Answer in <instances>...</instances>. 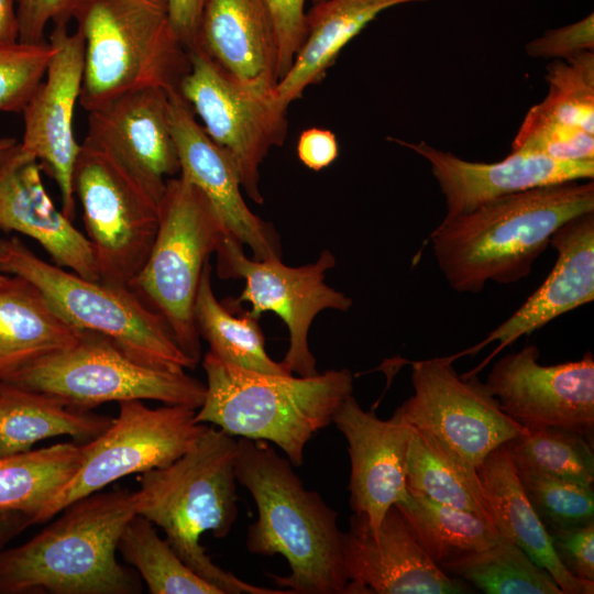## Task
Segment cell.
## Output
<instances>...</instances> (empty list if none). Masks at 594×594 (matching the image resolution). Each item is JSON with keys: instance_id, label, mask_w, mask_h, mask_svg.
Here are the masks:
<instances>
[{"instance_id": "cell-19", "label": "cell", "mask_w": 594, "mask_h": 594, "mask_svg": "<svg viewBox=\"0 0 594 594\" xmlns=\"http://www.w3.org/2000/svg\"><path fill=\"white\" fill-rule=\"evenodd\" d=\"M169 106L179 160L178 176L204 193L227 232L248 245L253 258H280L279 237L273 226L253 213L244 201L232 157L207 134L178 90L169 94Z\"/></svg>"}, {"instance_id": "cell-32", "label": "cell", "mask_w": 594, "mask_h": 594, "mask_svg": "<svg viewBox=\"0 0 594 594\" xmlns=\"http://www.w3.org/2000/svg\"><path fill=\"white\" fill-rule=\"evenodd\" d=\"M395 505L406 516L424 550L440 568L453 558L487 549L501 538L493 524L421 494L409 492L405 502Z\"/></svg>"}, {"instance_id": "cell-1", "label": "cell", "mask_w": 594, "mask_h": 594, "mask_svg": "<svg viewBox=\"0 0 594 594\" xmlns=\"http://www.w3.org/2000/svg\"><path fill=\"white\" fill-rule=\"evenodd\" d=\"M594 212V182L532 188L442 220L430 234L437 263L459 293H479L487 282L527 277L551 237L566 221Z\"/></svg>"}, {"instance_id": "cell-30", "label": "cell", "mask_w": 594, "mask_h": 594, "mask_svg": "<svg viewBox=\"0 0 594 594\" xmlns=\"http://www.w3.org/2000/svg\"><path fill=\"white\" fill-rule=\"evenodd\" d=\"M82 444L57 443L0 458V510L37 518L77 471Z\"/></svg>"}, {"instance_id": "cell-16", "label": "cell", "mask_w": 594, "mask_h": 594, "mask_svg": "<svg viewBox=\"0 0 594 594\" xmlns=\"http://www.w3.org/2000/svg\"><path fill=\"white\" fill-rule=\"evenodd\" d=\"M345 594H462L472 586L437 565L403 512L393 505L374 531L353 514L342 536Z\"/></svg>"}, {"instance_id": "cell-35", "label": "cell", "mask_w": 594, "mask_h": 594, "mask_svg": "<svg viewBox=\"0 0 594 594\" xmlns=\"http://www.w3.org/2000/svg\"><path fill=\"white\" fill-rule=\"evenodd\" d=\"M503 447L516 469L594 483L593 438L579 431L559 427L529 430Z\"/></svg>"}, {"instance_id": "cell-5", "label": "cell", "mask_w": 594, "mask_h": 594, "mask_svg": "<svg viewBox=\"0 0 594 594\" xmlns=\"http://www.w3.org/2000/svg\"><path fill=\"white\" fill-rule=\"evenodd\" d=\"M206 396L195 420L226 433L273 442L299 466L308 441L330 425L353 393L350 370L312 376L267 374L226 363L208 352L202 361Z\"/></svg>"}, {"instance_id": "cell-10", "label": "cell", "mask_w": 594, "mask_h": 594, "mask_svg": "<svg viewBox=\"0 0 594 594\" xmlns=\"http://www.w3.org/2000/svg\"><path fill=\"white\" fill-rule=\"evenodd\" d=\"M99 279L128 286L154 242L160 201L109 152L84 140L73 172Z\"/></svg>"}, {"instance_id": "cell-40", "label": "cell", "mask_w": 594, "mask_h": 594, "mask_svg": "<svg viewBox=\"0 0 594 594\" xmlns=\"http://www.w3.org/2000/svg\"><path fill=\"white\" fill-rule=\"evenodd\" d=\"M88 0H16L19 42L42 44L50 24L59 25L75 19Z\"/></svg>"}, {"instance_id": "cell-11", "label": "cell", "mask_w": 594, "mask_h": 594, "mask_svg": "<svg viewBox=\"0 0 594 594\" xmlns=\"http://www.w3.org/2000/svg\"><path fill=\"white\" fill-rule=\"evenodd\" d=\"M119 404V415L110 426L94 440L82 443L80 465L36 524L117 480L169 465L188 451L208 427L195 420L196 409L186 406L150 408L142 400Z\"/></svg>"}, {"instance_id": "cell-42", "label": "cell", "mask_w": 594, "mask_h": 594, "mask_svg": "<svg viewBox=\"0 0 594 594\" xmlns=\"http://www.w3.org/2000/svg\"><path fill=\"white\" fill-rule=\"evenodd\" d=\"M585 51H594V15L546 31L526 45L529 56L562 59Z\"/></svg>"}, {"instance_id": "cell-21", "label": "cell", "mask_w": 594, "mask_h": 594, "mask_svg": "<svg viewBox=\"0 0 594 594\" xmlns=\"http://www.w3.org/2000/svg\"><path fill=\"white\" fill-rule=\"evenodd\" d=\"M332 422L348 442L353 514L376 531L388 508L409 496L406 462L411 427L394 415L383 420L365 411L353 395L344 399Z\"/></svg>"}, {"instance_id": "cell-34", "label": "cell", "mask_w": 594, "mask_h": 594, "mask_svg": "<svg viewBox=\"0 0 594 594\" xmlns=\"http://www.w3.org/2000/svg\"><path fill=\"white\" fill-rule=\"evenodd\" d=\"M118 551L140 573L152 594H222L196 574L157 535L154 524L139 514L123 528Z\"/></svg>"}, {"instance_id": "cell-22", "label": "cell", "mask_w": 594, "mask_h": 594, "mask_svg": "<svg viewBox=\"0 0 594 594\" xmlns=\"http://www.w3.org/2000/svg\"><path fill=\"white\" fill-rule=\"evenodd\" d=\"M41 170L40 162L18 142L0 152V230L32 238L56 265L99 279L87 237L55 207Z\"/></svg>"}, {"instance_id": "cell-28", "label": "cell", "mask_w": 594, "mask_h": 594, "mask_svg": "<svg viewBox=\"0 0 594 594\" xmlns=\"http://www.w3.org/2000/svg\"><path fill=\"white\" fill-rule=\"evenodd\" d=\"M112 420L0 381V458L30 451L36 442L56 436H69L87 443L102 433Z\"/></svg>"}, {"instance_id": "cell-2", "label": "cell", "mask_w": 594, "mask_h": 594, "mask_svg": "<svg viewBox=\"0 0 594 594\" xmlns=\"http://www.w3.org/2000/svg\"><path fill=\"white\" fill-rule=\"evenodd\" d=\"M234 473L257 507V520L248 531V550L280 554L290 569L287 576H268L290 594H345L338 514L317 492L305 488L290 461L267 441L241 438Z\"/></svg>"}, {"instance_id": "cell-7", "label": "cell", "mask_w": 594, "mask_h": 594, "mask_svg": "<svg viewBox=\"0 0 594 594\" xmlns=\"http://www.w3.org/2000/svg\"><path fill=\"white\" fill-rule=\"evenodd\" d=\"M0 272L28 280L69 326L107 337L142 364L170 371L196 366L165 320L128 286L48 263L16 237L0 239Z\"/></svg>"}, {"instance_id": "cell-44", "label": "cell", "mask_w": 594, "mask_h": 594, "mask_svg": "<svg viewBox=\"0 0 594 594\" xmlns=\"http://www.w3.org/2000/svg\"><path fill=\"white\" fill-rule=\"evenodd\" d=\"M296 151L299 161L315 172L331 165L339 155L334 133L321 128L304 130L298 138Z\"/></svg>"}, {"instance_id": "cell-25", "label": "cell", "mask_w": 594, "mask_h": 594, "mask_svg": "<svg viewBox=\"0 0 594 594\" xmlns=\"http://www.w3.org/2000/svg\"><path fill=\"white\" fill-rule=\"evenodd\" d=\"M476 471L498 532L544 568L563 594H593L594 582L578 580L559 561L550 535L526 497L504 447L492 451Z\"/></svg>"}, {"instance_id": "cell-45", "label": "cell", "mask_w": 594, "mask_h": 594, "mask_svg": "<svg viewBox=\"0 0 594 594\" xmlns=\"http://www.w3.org/2000/svg\"><path fill=\"white\" fill-rule=\"evenodd\" d=\"M166 2L172 25L189 52L197 45L206 0H166Z\"/></svg>"}, {"instance_id": "cell-29", "label": "cell", "mask_w": 594, "mask_h": 594, "mask_svg": "<svg viewBox=\"0 0 594 594\" xmlns=\"http://www.w3.org/2000/svg\"><path fill=\"white\" fill-rule=\"evenodd\" d=\"M406 482L411 493L472 513L494 525L476 469L448 444L414 427Z\"/></svg>"}, {"instance_id": "cell-43", "label": "cell", "mask_w": 594, "mask_h": 594, "mask_svg": "<svg viewBox=\"0 0 594 594\" xmlns=\"http://www.w3.org/2000/svg\"><path fill=\"white\" fill-rule=\"evenodd\" d=\"M305 1L267 0L273 12L277 33L279 80L288 72L305 38Z\"/></svg>"}, {"instance_id": "cell-18", "label": "cell", "mask_w": 594, "mask_h": 594, "mask_svg": "<svg viewBox=\"0 0 594 594\" xmlns=\"http://www.w3.org/2000/svg\"><path fill=\"white\" fill-rule=\"evenodd\" d=\"M86 140L117 158L158 201L179 174L170 124L169 94L145 88L88 112Z\"/></svg>"}, {"instance_id": "cell-9", "label": "cell", "mask_w": 594, "mask_h": 594, "mask_svg": "<svg viewBox=\"0 0 594 594\" xmlns=\"http://www.w3.org/2000/svg\"><path fill=\"white\" fill-rule=\"evenodd\" d=\"M0 381L78 410L145 399L197 410L206 396V384L185 371L142 364L107 337L89 331H80L69 346L29 362Z\"/></svg>"}, {"instance_id": "cell-38", "label": "cell", "mask_w": 594, "mask_h": 594, "mask_svg": "<svg viewBox=\"0 0 594 594\" xmlns=\"http://www.w3.org/2000/svg\"><path fill=\"white\" fill-rule=\"evenodd\" d=\"M510 151L557 161L594 160V133L547 117L532 106L512 142Z\"/></svg>"}, {"instance_id": "cell-27", "label": "cell", "mask_w": 594, "mask_h": 594, "mask_svg": "<svg viewBox=\"0 0 594 594\" xmlns=\"http://www.w3.org/2000/svg\"><path fill=\"white\" fill-rule=\"evenodd\" d=\"M79 334L28 280L9 275L0 285V380L29 362L69 346Z\"/></svg>"}, {"instance_id": "cell-48", "label": "cell", "mask_w": 594, "mask_h": 594, "mask_svg": "<svg viewBox=\"0 0 594 594\" xmlns=\"http://www.w3.org/2000/svg\"><path fill=\"white\" fill-rule=\"evenodd\" d=\"M16 140L12 138H0V152L14 144Z\"/></svg>"}, {"instance_id": "cell-13", "label": "cell", "mask_w": 594, "mask_h": 594, "mask_svg": "<svg viewBox=\"0 0 594 594\" xmlns=\"http://www.w3.org/2000/svg\"><path fill=\"white\" fill-rule=\"evenodd\" d=\"M190 67L178 91L201 119L207 134L232 157L244 193L263 204L260 167L287 134V110L274 91H256L231 76L199 46L189 51Z\"/></svg>"}, {"instance_id": "cell-49", "label": "cell", "mask_w": 594, "mask_h": 594, "mask_svg": "<svg viewBox=\"0 0 594 594\" xmlns=\"http://www.w3.org/2000/svg\"><path fill=\"white\" fill-rule=\"evenodd\" d=\"M8 277L9 275L0 272V285H2L8 279Z\"/></svg>"}, {"instance_id": "cell-14", "label": "cell", "mask_w": 594, "mask_h": 594, "mask_svg": "<svg viewBox=\"0 0 594 594\" xmlns=\"http://www.w3.org/2000/svg\"><path fill=\"white\" fill-rule=\"evenodd\" d=\"M414 394L394 413L441 440L475 469L495 449L525 433L475 374L459 376L451 358L411 363Z\"/></svg>"}, {"instance_id": "cell-33", "label": "cell", "mask_w": 594, "mask_h": 594, "mask_svg": "<svg viewBox=\"0 0 594 594\" xmlns=\"http://www.w3.org/2000/svg\"><path fill=\"white\" fill-rule=\"evenodd\" d=\"M441 569L486 594H563L544 568L502 535L494 546L453 558Z\"/></svg>"}, {"instance_id": "cell-6", "label": "cell", "mask_w": 594, "mask_h": 594, "mask_svg": "<svg viewBox=\"0 0 594 594\" xmlns=\"http://www.w3.org/2000/svg\"><path fill=\"white\" fill-rule=\"evenodd\" d=\"M74 20L84 40L78 103L87 112L140 89L176 91L189 70L166 0H88Z\"/></svg>"}, {"instance_id": "cell-37", "label": "cell", "mask_w": 594, "mask_h": 594, "mask_svg": "<svg viewBox=\"0 0 594 594\" xmlns=\"http://www.w3.org/2000/svg\"><path fill=\"white\" fill-rule=\"evenodd\" d=\"M515 470L526 497L548 532L594 520L593 484L531 470Z\"/></svg>"}, {"instance_id": "cell-36", "label": "cell", "mask_w": 594, "mask_h": 594, "mask_svg": "<svg viewBox=\"0 0 594 594\" xmlns=\"http://www.w3.org/2000/svg\"><path fill=\"white\" fill-rule=\"evenodd\" d=\"M544 78L548 94L535 107L547 117L594 133V51L553 59Z\"/></svg>"}, {"instance_id": "cell-50", "label": "cell", "mask_w": 594, "mask_h": 594, "mask_svg": "<svg viewBox=\"0 0 594 594\" xmlns=\"http://www.w3.org/2000/svg\"><path fill=\"white\" fill-rule=\"evenodd\" d=\"M321 1H323V0H312V4L321 2Z\"/></svg>"}, {"instance_id": "cell-8", "label": "cell", "mask_w": 594, "mask_h": 594, "mask_svg": "<svg viewBox=\"0 0 594 594\" xmlns=\"http://www.w3.org/2000/svg\"><path fill=\"white\" fill-rule=\"evenodd\" d=\"M228 233L208 198L177 176L166 183L150 253L129 287L167 323L184 353L197 365L200 337L194 309L200 277Z\"/></svg>"}, {"instance_id": "cell-23", "label": "cell", "mask_w": 594, "mask_h": 594, "mask_svg": "<svg viewBox=\"0 0 594 594\" xmlns=\"http://www.w3.org/2000/svg\"><path fill=\"white\" fill-rule=\"evenodd\" d=\"M557 261L544 282L503 323L479 344L462 352L475 354L497 341L488 360L518 338L594 299V212L563 223L550 240Z\"/></svg>"}, {"instance_id": "cell-47", "label": "cell", "mask_w": 594, "mask_h": 594, "mask_svg": "<svg viewBox=\"0 0 594 594\" xmlns=\"http://www.w3.org/2000/svg\"><path fill=\"white\" fill-rule=\"evenodd\" d=\"M30 526L29 518L18 512L0 510V543Z\"/></svg>"}, {"instance_id": "cell-17", "label": "cell", "mask_w": 594, "mask_h": 594, "mask_svg": "<svg viewBox=\"0 0 594 594\" xmlns=\"http://www.w3.org/2000/svg\"><path fill=\"white\" fill-rule=\"evenodd\" d=\"M54 52L45 76L24 109L21 147L48 170L62 196V211L73 221L76 198L73 172L80 144L75 139L74 116L84 75V40L78 30L53 25L47 40Z\"/></svg>"}, {"instance_id": "cell-15", "label": "cell", "mask_w": 594, "mask_h": 594, "mask_svg": "<svg viewBox=\"0 0 594 594\" xmlns=\"http://www.w3.org/2000/svg\"><path fill=\"white\" fill-rule=\"evenodd\" d=\"M540 351L527 344L496 361L485 382L501 409L525 430L559 427L594 435V359L554 365L539 363Z\"/></svg>"}, {"instance_id": "cell-3", "label": "cell", "mask_w": 594, "mask_h": 594, "mask_svg": "<svg viewBox=\"0 0 594 594\" xmlns=\"http://www.w3.org/2000/svg\"><path fill=\"white\" fill-rule=\"evenodd\" d=\"M237 448L232 436L207 427L173 463L141 473L136 514L160 527L178 557L222 594H290L250 584L221 569L200 542L208 531L226 538L237 520Z\"/></svg>"}, {"instance_id": "cell-20", "label": "cell", "mask_w": 594, "mask_h": 594, "mask_svg": "<svg viewBox=\"0 0 594 594\" xmlns=\"http://www.w3.org/2000/svg\"><path fill=\"white\" fill-rule=\"evenodd\" d=\"M388 140L427 160L446 199L443 220L464 215L504 196L594 178V160L557 161L528 152L510 151L499 162L480 163L462 160L425 141Z\"/></svg>"}, {"instance_id": "cell-26", "label": "cell", "mask_w": 594, "mask_h": 594, "mask_svg": "<svg viewBox=\"0 0 594 594\" xmlns=\"http://www.w3.org/2000/svg\"><path fill=\"white\" fill-rule=\"evenodd\" d=\"M428 0H323L306 12V34L292 66L277 82L274 97L284 109L306 88L319 82L342 48L381 12Z\"/></svg>"}, {"instance_id": "cell-46", "label": "cell", "mask_w": 594, "mask_h": 594, "mask_svg": "<svg viewBox=\"0 0 594 594\" xmlns=\"http://www.w3.org/2000/svg\"><path fill=\"white\" fill-rule=\"evenodd\" d=\"M19 41L16 0H0V44Z\"/></svg>"}, {"instance_id": "cell-4", "label": "cell", "mask_w": 594, "mask_h": 594, "mask_svg": "<svg viewBox=\"0 0 594 594\" xmlns=\"http://www.w3.org/2000/svg\"><path fill=\"white\" fill-rule=\"evenodd\" d=\"M62 512L29 541L0 552V593L132 594L141 584L117 560L135 493L98 491Z\"/></svg>"}, {"instance_id": "cell-41", "label": "cell", "mask_w": 594, "mask_h": 594, "mask_svg": "<svg viewBox=\"0 0 594 594\" xmlns=\"http://www.w3.org/2000/svg\"><path fill=\"white\" fill-rule=\"evenodd\" d=\"M552 548L564 569L578 580L594 582V520L549 531Z\"/></svg>"}, {"instance_id": "cell-12", "label": "cell", "mask_w": 594, "mask_h": 594, "mask_svg": "<svg viewBox=\"0 0 594 594\" xmlns=\"http://www.w3.org/2000/svg\"><path fill=\"white\" fill-rule=\"evenodd\" d=\"M215 253L221 279L245 282L232 306L249 302L251 309L246 312L255 319L267 311L278 316L289 333L284 366L298 376L318 374L308 343L311 323L322 310L348 311L353 304L349 296L326 283L327 272L336 265L334 255L324 250L316 262L292 267L280 258L248 257L242 244L229 233L221 238Z\"/></svg>"}, {"instance_id": "cell-24", "label": "cell", "mask_w": 594, "mask_h": 594, "mask_svg": "<svg viewBox=\"0 0 594 594\" xmlns=\"http://www.w3.org/2000/svg\"><path fill=\"white\" fill-rule=\"evenodd\" d=\"M243 85L273 92L278 42L267 0H206L197 45Z\"/></svg>"}, {"instance_id": "cell-39", "label": "cell", "mask_w": 594, "mask_h": 594, "mask_svg": "<svg viewBox=\"0 0 594 594\" xmlns=\"http://www.w3.org/2000/svg\"><path fill=\"white\" fill-rule=\"evenodd\" d=\"M53 52L48 41L0 44V112H22L43 80Z\"/></svg>"}, {"instance_id": "cell-31", "label": "cell", "mask_w": 594, "mask_h": 594, "mask_svg": "<svg viewBox=\"0 0 594 594\" xmlns=\"http://www.w3.org/2000/svg\"><path fill=\"white\" fill-rule=\"evenodd\" d=\"M194 317L199 337L208 342L209 352L221 361L261 373L292 374L282 362L274 361L267 354L258 319L248 312L235 317L218 301L212 289L209 262L200 277Z\"/></svg>"}]
</instances>
